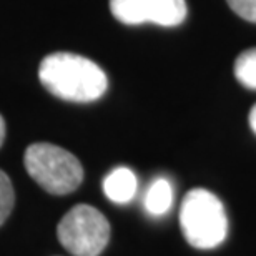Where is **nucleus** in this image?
<instances>
[{
    "mask_svg": "<svg viewBox=\"0 0 256 256\" xmlns=\"http://www.w3.org/2000/svg\"><path fill=\"white\" fill-rule=\"evenodd\" d=\"M15 203V192L14 185L7 176V173L0 170V226L5 223L8 214L12 213Z\"/></svg>",
    "mask_w": 256,
    "mask_h": 256,
    "instance_id": "nucleus-9",
    "label": "nucleus"
},
{
    "mask_svg": "<svg viewBox=\"0 0 256 256\" xmlns=\"http://www.w3.org/2000/svg\"><path fill=\"white\" fill-rule=\"evenodd\" d=\"M25 170L45 192L68 194L84 182L78 158L52 143H34L25 150Z\"/></svg>",
    "mask_w": 256,
    "mask_h": 256,
    "instance_id": "nucleus-3",
    "label": "nucleus"
},
{
    "mask_svg": "<svg viewBox=\"0 0 256 256\" xmlns=\"http://www.w3.org/2000/svg\"><path fill=\"white\" fill-rule=\"evenodd\" d=\"M234 76L244 88L256 90V47L238 55L234 62Z\"/></svg>",
    "mask_w": 256,
    "mask_h": 256,
    "instance_id": "nucleus-8",
    "label": "nucleus"
},
{
    "mask_svg": "<svg viewBox=\"0 0 256 256\" xmlns=\"http://www.w3.org/2000/svg\"><path fill=\"white\" fill-rule=\"evenodd\" d=\"M180 224L185 240L198 250L216 248L228 234V218L223 203L204 188L190 190L183 198Z\"/></svg>",
    "mask_w": 256,
    "mask_h": 256,
    "instance_id": "nucleus-2",
    "label": "nucleus"
},
{
    "mask_svg": "<svg viewBox=\"0 0 256 256\" xmlns=\"http://www.w3.org/2000/svg\"><path fill=\"white\" fill-rule=\"evenodd\" d=\"M5 140V122H4V116L0 115V146Z\"/></svg>",
    "mask_w": 256,
    "mask_h": 256,
    "instance_id": "nucleus-12",
    "label": "nucleus"
},
{
    "mask_svg": "<svg viewBox=\"0 0 256 256\" xmlns=\"http://www.w3.org/2000/svg\"><path fill=\"white\" fill-rule=\"evenodd\" d=\"M226 2L236 15L246 22L256 24V0H226Z\"/></svg>",
    "mask_w": 256,
    "mask_h": 256,
    "instance_id": "nucleus-10",
    "label": "nucleus"
},
{
    "mask_svg": "<svg viewBox=\"0 0 256 256\" xmlns=\"http://www.w3.org/2000/svg\"><path fill=\"white\" fill-rule=\"evenodd\" d=\"M38 78L50 94L66 102L88 104L106 92V74L90 58L70 52L47 55L38 66Z\"/></svg>",
    "mask_w": 256,
    "mask_h": 256,
    "instance_id": "nucleus-1",
    "label": "nucleus"
},
{
    "mask_svg": "<svg viewBox=\"0 0 256 256\" xmlns=\"http://www.w3.org/2000/svg\"><path fill=\"white\" fill-rule=\"evenodd\" d=\"M250 126H252V130L256 135V105H253L252 112H250Z\"/></svg>",
    "mask_w": 256,
    "mask_h": 256,
    "instance_id": "nucleus-11",
    "label": "nucleus"
},
{
    "mask_svg": "<svg viewBox=\"0 0 256 256\" xmlns=\"http://www.w3.org/2000/svg\"><path fill=\"white\" fill-rule=\"evenodd\" d=\"M62 246L74 256H98L108 244L110 223L90 204H76L57 228Z\"/></svg>",
    "mask_w": 256,
    "mask_h": 256,
    "instance_id": "nucleus-4",
    "label": "nucleus"
},
{
    "mask_svg": "<svg viewBox=\"0 0 256 256\" xmlns=\"http://www.w3.org/2000/svg\"><path fill=\"white\" fill-rule=\"evenodd\" d=\"M138 180L130 168L118 166L112 170L104 180V193L114 203L125 204L136 194Z\"/></svg>",
    "mask_w": 256,
    "mask_h": 256,
    "instance_id": "nucleus-6",
    "label": "nucleus"
},
{
    "mask_svg": "<svg viewBox=\"0 0 256 256\" xmlns=\"http://www.w3.org/2000/svg\"><path fill=\"white\" fill-rule=\"evenodd\" d=\"M145 210L153 216H162L170 210L173 203V188L172 183L163 176L155 178L145 193Z\"/></svg>",
    "mask_w": 256,
    "mask_h": 256,
    "instance_id": "nucleus-7",
    "label": "nucleus"
},
{
    "mask_svg": "<svg viewBox=\"0 0 256 256\" xmlns=\"http://www.w3.org/2000/svg\"><path fill=\"white\" fill-rule=\"evenodd\" d=\"M110 10L122 24H156L175 27L186 18L185 0H110Z\"/></svg>",
    "mask_w": 256,
    "mask_h": 256,
    "instance_id": "nucleus-5",
    "label": "nucleus"
}]
</instances>
